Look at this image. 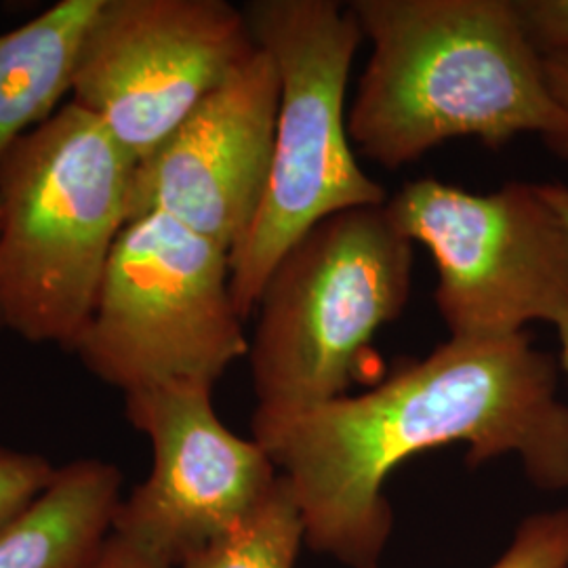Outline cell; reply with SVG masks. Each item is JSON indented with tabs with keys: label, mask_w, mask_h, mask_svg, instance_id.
<instances>
[{
	"label": "cell",
	"mask_w": 568,
	"mask_h": 568,
	"mask_svg": "<svg viewBox=\"0 0 568 568\" xmlns=\"http://www.w3.org/2000/svg\"><path fill=\"white\" fill-rule=\"evenodd\" d=\"M488 568H568V508L525 518L506 551Z\"/></svg>",
	"instance_id": "5bb4252c"
},
{
	"label": "cell",
	"mask_w": 568,
	"mask_h": 568,
	"mask_svg": "<svg viewBox=\"0 0 568 568\" xmlns=\"http://www.w3.org/2000/svg\"><path fill=\"white\" fill-rule=\"evenodd\" d=\"M103 0H60L0 34V161L49 121L74 87Z\"/></svg>",
	"instance_id": "8fae6325"
},
{
	"label": "cell",
	"mask_w": 568,
	"mask_h": 568,
	"mask_svg": "<svg viewBox=\"0 0 568 568\" xmlns=\"http://www.w3.org/2000/svg\"><path fill=\"white\" fill-rule=\"evenodd\" d=\"M124 413L152 445V469L121 499L112 532L164 567L243 527L278 483L265 448L220 419L213 384L138 389L124 394Z\"/></svg>",
	"instance_id": "9c48e42d"
},
{
	"label": "cell",
	"mask_w": 568,
	"mask_h": 568,
	"mask_svg": "<svg viewBox=\"0 0 568 568\" xmlns=\"http://www.w3.org/2000/svg\"><path fill=\"white\" fill-rule=\"evenodd\" d=\"M255 49L225 0H103L70 102L142 163Z\"/></svg>",
	"instance_id": "ba28073f"
},
{
	"label": "cell",
	"mask_w": 568,
	"mask_h": 568,
	"mask_svg": "<svg viewBox=\"0 0 568 568\" xmlns=\"http://www.w3.org/2000/svg\"><path fill=\"white\" fill-rule=\"evenodd\" d=\"M541 196L551 206V211L562 220L568 227V187L562 183H541L539 185Z\"/></svg>",
	"instance_id": "d6986e66"
},
{
	"label": "cell",
	"mask_w": 568,
	"mask_h": 568,
	"mask_svg": "<svg viewBox=\"0 0 568 568\" xmlns=\"http://www.w3.org/2000/svg\"><path fill=\"white\" fill-rule=\"evenodd\" d=\"M55 474L58 467L41 455L0 447V530L41 497Z\"/></svg>",
	"instance_id": "9a60e30c"
},
{
	"label": "cell",
	"mask_w": 568,
	"mask_h": 568,
	"mask_svg": "<svg viewBox=\"0 0 568 568\" xmlns=\"http://www.w3.org/2000/svg\"><path fill=\"white\" fill-rule=\"evenodd\" d=\"M514 4L541 58L568 53V0H514Z\"/></svg>",
	"instance_id": "2e32d148"
},
{
	"label": "cell",
	"mask_w": 568,
	"mask_h": 568,
	"mask_svg": "<svg viewBox=\"0 0 568 568\" xmlns=\"http://www.w3.org/2000/svg\"><path fill=\"white\" fill-rule=\"evenodd\" d=\"M135 161L65 103L0 161V326L72 349L129 224Z\"/></svg>",
	"instance_id": "3957f363"
},
{
	"label": "cell",
	"mask_w": 568,
	"mask_h": 568,
	"mask_svg": "<svg viewBox=\"0 0 568 568\" xmlns=\"http://www.w3.org/2000/svg\"><path fill=\"white\" fill-rule=\"evenodd\" d=\"M387 209L434 260V300L450 339H501L567 314L568 227L539 185L476 194L424 178L405 183Z\"/></svg>",
	"instance_id": "52a82bcc"
},
{
	"label": "cell",
	"mask_w": 568,
	"mask_h": 568,
	"mask_svg": "<svg viewBox=\"0 0 568 568\" xmlns=\"http://www.w3.org/2000/svg\"><path fill=\"white\" fill-rule=\"evenodd\" d=\"M244 16L281 77L270 182L230 255L232 297L248 321L270 274L310 227L344 209L386 204L389 194L358 164L347 133L345 93L365 41L352 9L335 0H253Z\"/></svg>",
	"instance_id": "5b68a950"
},
{
	"label": "cell",
	"mask_w": 568,
	"mask_h": 568,
	"mask_svg": "<svg viewBox=\"0 0 568 568\" xmlns=\"http://www.w3.org/2000/svg\"><path fill=\"white\" fill-rule=\"evenodd\" d=\"M70 352L124 394L171 382L215 386L248 354L230 253L161 213L131 220Z\"/></svg>",
	"instance_id": "8992f818"
},
{
	"label": "cell",
	"mask_w": 568,
	"mask_h": 568,
	"mask_svg": "<svg viewBox=\"0 0 568 568\" xmlns=\"http://www.w3.org/2000/svg\"><path fill=\"white\" fill-rule=\"evenodd\" d=\"M122 474L102 459L58 467L53 483L0 530V568H82L112 530Z\"/></svg>",
	"instance_id": "7c38bea8"
},
{
	"label": "cell",
	"mask_w": 568,
	"mask_h": 568,
	"mask_svg": "<svg viewBox=\"0 0 568 568\" xmlns=\"http://www.w3.org/2000/svg\"><path fill=\"white\" fill-rule=\"evenodd\" d=\"M305 546L302 509L283 474L243 527L190 556L180 568H295Z\"/></svg>",
	"instance_id": "4fadbf2b"
},
{
	"label": "cell",
	"mask_w": 568,
	"mask_h": 568,
	"mask_svg": "<svg viewBox=\"0 0 568 568\" xmlns=\"http://www.w3.org/2000/svg\"><path fill=\"white\" fill-rule=\"evenodd\" d=\"M82 568H169L152 560L150 556H145L140 549L133 548L131 544H126L122 537L114 535L110 530V535L105 537L100 549L91 556V560Z\"/></svg>",
	"instance_id": "e0dca14e"
},
{
	"label": "cell",
	"mask_w": 568,
	"mask_h": 568,
	"mask_svg": "<svg viewBox=\"0 0 568 568\" xmlns=\"http://www.w3.org/2000/svg\"><path fill=\"white\" fill-rule=\"evenodd\" d=\"M278 105L276 63L257 47L148 159L135 164L129 222L161 213L232 255L264 201Z\"/></svg>",
	"instance_id": "30bf717a"
},
{
	"label": "cell",
	"mask_w": 568,
	"mask_h": 568,
	"mask_svg": "<svg viewBox=\"0 0 568 568\" xmlns=\"http://www.w3.org/2000/svg\"><path fill=\"white\" fill-rule=\"evenodd\" d=\"M560 368L528 333L448 339L365 394L316 406L253 440L295 493L305 546L347 568H379L394 530L384 487L413 455L466 445L471 467L514 455L530 485L568 488Z\"/></svg>",
	"instance_id": "6da1fadb"
},
{
	"label": "cell",
	"mask_w": 568,
	"mask_h": 568,
	"mask_svg": "<svg viewBox=\"0 0 568 568\" xmlns=\"http://www.w3.org/2000/svg\"><path fill=\"white\" fill-rule=\"evenodd\" d=\"M373 44L347 112L354 148L384 169L455 138L499 148L539 135L568 159V110L514 0H354Z\"/></svg>",
	"instance_id": "7a4b0ae2"
},
{
	"label": "cell",
	"mask_w": 568,
	"mask_h": 568,
	"mask_svg": "<svg viewBox=\"0 0 568 568\" xmlns=\"http://www.w3.org/2000/svg\"><path fill=\"white\" fill-rule=\"evenodd\" d=\"M413 260L387 203L333 213L284 253L248 339L253 434L347 396L373 337L408 304Z\"/></svg>",
	"instance_id": "277c9868"
},
{
	"label": "cell",
	"mask_w": 568,
	"mask_h": 568,
	"mask_svg": "<svg viewBox=\"0 0 568 568\" xmlns=\"http://www.w3.org/2000/svg\"><path fill=\"white\" fill-rule=\"evenodd\" d=\"M544 68L554 95L568 110V53L544 58Z\"/></svg>",
	"instance_id": "ac0fdd59"
},
{
	"label": "cell",
	"mask_w": 568,
	"mask_h": 568,
	"mask_svg": "<svg viewBox=\"0 0 568 568\" xmlns=\"http://www.w3.org/2000/svg\"><path fill=\"white\" fill-rule=\"evenodd\" d=\"M554 326H556L558 342H560V366L568 375V312Z\"/></svg>",
	"instance_id": "ffe728a7"
}]
</instances>
